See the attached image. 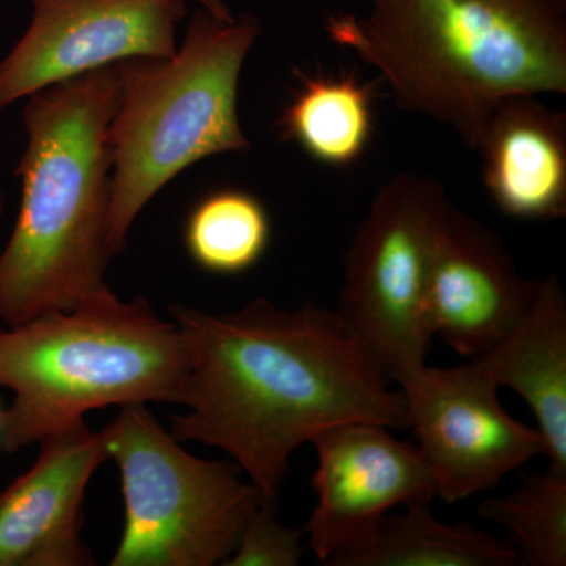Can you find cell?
Wrapping results in <instances>:
<instances>
[{"instance_id": "9c48e42d", "label": "cell", "mask_w": 566, "mask_h": 566, "mask_svg": "<svg viewBox=\"0 0 566 566\" xmlns=\"http://www.w3.org/2000/svg\"><path fill=\"white\" fill-rule=\"evenodd\" d=\"M31 24L0 61V112L129 59L177 51L185 0H32Z\"/></svg>"}, {"instance_id": "4fadbf2b", "label": "cell", "mask_w": 566, "mask_h": 566, "mask_svg": "<svg viewBox=\"0 0 566 566\" xmlns=\"http://www.w3.org/2000/svg\"><path fill=\"white\" fill-rule=\"evenodd\" d=\"M476 150L495 207L521 221L566 216V115L535 96L495 107Z\"/></svg>"}, {"instance_id": "3957f363", "label": "cell", "mask_w": 566, "mask_h": 566, "mask_svg": "<svg viewBox=\"0 0 566 566\" xmlns=\"http://www.w3.org/2000/svg\"><path fill=\"white\" fill-rule=\"evenodd\" d=\"M117 65L25 98L21 205L0 252V319L7 326L70 311L109 292V128Z\"/></svg>"}, {"instance_id": "8fae6325", "label": "cell", "mask_w": 566, "mask_h": 566, "mask_svg": "<svg viewBox=\"0 0 566 566\" xmlns=\"http://www.w3.org/2000/svg\"><path fill=\"white\" fill-rule=\"evenodd\" d=\"M536 286L521 277L493 229L452 205L428 281L431 335L476 359L523 318Z\"/></svg>"}, {"instance_id": "7a4b0ae2", "label": "cell", "mask_w": 566, "mask_h": 566, "mask_svg": "<svg viewBox=\"0 0 566 566\" xmlns=\"http://www.w3.org/2000/svg\"><path fill=\"white\" fill-rule=\"evenodd\" d=\"M324 31L472 150L505 99L566 93V0H368Z\"/></svg>"}, {"instance_id": "52a82bcc", "label": "cell", "mask_w": 566, "mask_h": 566, "mask_svg": "<svg viewBox=\"0 0 566 566\" xmlns=\"http://www.w3.org/2000/svg\"><path fill=\"white\" fill-rule=\"evenodd\" d=\"M450 208L436 178L394 175L376 192L346 252L335 312L398 385L427 365L433 337L427 323L428 281Z\"/></svg>"}, {"instance_id": "d6986e66", "label": "cell", "mask_w": 566, "mask_h": 566, "mask_svg": "<svg viewBox=\"0 0 566 566\" xmlns=\"http://www.w3.org/2000/svg\"><path fill=\"white\" fill-rule=\"evenodd\" d=\"M277 510L260 505L249 516L237 547L223 566H297L305 549L303 531L282 524Z\"/></svg>"}, {"instance_id": "ffe728a7", "label": "cell", "mask_w": 566, "mask_h": 566, "mask_svg": "<svg viewBox=\"0 0 566 566\" xmlns=\"http://www.w3.org/2000/svg\"><path fill=\"white\" fill-rule=\"evenodd\" d=\"M203 10L210 11L214 17L221 18V20H233L232 10L227 6L223 0H196Z\"/></svg>"}, {"instance_id": "7402d4cb", "label": "cell", "mask_w": 566, "mask_h": 566, "mask_svg": "<svg viewBox=\"0 0 566 566\" xmlns=\"http://www.w3.org/2000/svg\"><path fill=\"white\" fill-rule=\"evenodd\" d=\"M0 408H2V406H0Z\"/></svg>"}, {"instance_id": "9a60e30c", "label": "cell", "mask_w": 566, "mask_h": 566, "mask_svg": "<svg viewBox=\"0 0 566 566\" xmlns=\"http://www.w3.org/2000/svg\"><path fill=\"white\" fill-rule=\"evenodd\" d=\"M376 517L324 562L327 566H515L520 554L469 523H442L430 504Z\"/></svg>"}, {"instance_id": "30bf717a", "label": "cell", "mask_w": 566, "mask_h": 566, "mask_svg": "<svg viewBox=\"0 0 566 566\" xmlns=\"http://www.w3.org/2000/svg\"><path fill=\"white\" fill-rule=\"evenodd\" d=\"M389 430L385 424L346 422L312 439L318 457L312 480L316 505L303 532L319 564L376 517L438 497L417 447Z\"/></svg>"}, {"instance_id": "e0dca14e", "label": "cell", "mask_w": 566, "mask_h": 566, "mask_svg": "<svg viewBox=\"0 0 566 566\" xmlns=\"http://www.w3.org/2000/svg\"><path fill=\"white\" fill-rule=\"evenodd\" d=\"M271 240L266 208L252 193L226 189L205 197L186 222L193 263L214 274L244 273L260 262Z\"/></svg>"}, {"instance_id": "5bb4252c", "label": "cell", "mask_w": 566, "mask_h": 566, "mask_svg": "<svg viewBox=\"0 0 566 566\" xmlns=\"http://www.w3.org/2000/svg\"><path fill=\"white\" fill-rule=\"evenodd\" d=\"M472 364L524 398L545 439L547 465L566 472V300L556 275L538 281L523 318Z\"/></svg>"}, {"instance_id": "2e32d148", "label": "cell", "mask_w": 566, "mask_h": 566, "mask_svg": "<svg viewBox=\"0 0 566 566\" xmlns=\"http://www.w3.org/2000/svg\"><path fill=\"white\" fill-rule=\"evenodd\" d=\"M281 126L283 136L316 161L349 166L367 150L374 132L370 88L352 76L307 77Z\"/></svg>"}, {"instance_id": "ac0fdd59", "label": "cell", "mask_w": 566, "mask_h": 566, "mask_svg": "<svg viewBox=\"0 0 566 566\" xmlns=\"http://www.w3.org/2000/svg\"><path fill=\"white\" fill-rule=\"evenodd\" d=\"M476 513L509 532L521 565H566V472L547 465L524 475L513 493L483 501Z\"/></svg>"}, {"instance_id": "6da1fadb", "label": "cell", "mask_w": 566, "mask_h": 566, "mask_svg": "<svg viewBox=\"0 0 566 566\" xmlns=\"http://www.w3.org/2000/svg\"><path fill=\"white\" fill-rule=\"evenodd\" d=\"M188 344L180 442L221 449L277 510L290 458L327 428L346 422L408 428L403 394L385 365L338 316L311 301L282 308L255 297L227 314L177 304Z\"/></svg>"}, {"instance_id": "5b68a950", "label": "cell", "mask_w": 566, "mask_h": 566, "mask_svg": "<svg viewBox=\"0 0 566 566\" xmlns=\"http://www.w3.org/2000/svg\"><path fill=\"white\" fill-rule=\"evenodd\" d=\"M260 33L255 14L227 21L200 9L170 57L117 63L109 128L112 256L125 251L140 212L177 175L211 156L251 150L238 91Z\"/></svg>"}, {"instance_id": "ba28073f", "label": "cell", "mask_w": 566, "mask_h": 566, "mask_svg": "<svg viewBox=\"0 0 566 566\" xmlns=\"http://www.w3.org/2000/svg\"><path fill=\"white\" fill-rule=\"evenodd\" d=\"M400 387L408 428L447 504L494 490L510 472L546 455L539 431L505 411L501 387L472 363L424 365Z\"/></svg>"}, {"instance_id": "277c9868", "label": "cell", "mask_w": 566, "mask_h": 566, "mask_svg": "<svg viewBox=\"0 0 566 566\" xmlns=\"http://www.w3.org/2000/svg\"><path fill=\"white\" fill-rule=\"evenodd\" d=\"M189 353L145 297L106 292L0 331V447L18 452L106 406L181 405Z\"/></svg>"}, {"instance_id": "44dd1931", "label": "cell", "mask_w": 566, "mask_h": 566, "mask_svg": "<svg viewBox=\"0 0 566 566\" xmlns=\"http://www.w3.org/2000/svg\"><path fill=\"white\" fill-rule=\"evenodd\" d=\"M6 208H7L6 192H3V189L0 188V219H2L3 212H6Z\"/></svg>"}, {"instance_id": "8992f818", "label": "cell", "mask_w": 566, "mask_h": 566, "mask_svg": "<svg viewBox=\"0 0 566 566\" xmlns=\"http://www.w3.org/2000/svg\"><path fill=\"white\" fill-rule=\"evenodd\" d=\"M102 436L120 469L125 501V527L109 565H222L262 505L238 464L191 455L144 403L120 406Z\"/></svg>"}, {"instance_id": "7c38bea8", "label": "cell", "mask_w": 566, "mask_h": 566, "mask_svg": "<svg viewBox=\"0 0 566 566\" xmlns=\"http://www.w3.org/2000/svg\"><path fill=\"white\" fill-rule=\"evenodd\" d=\"M39 444L32 468L0 493V566L95 565L82 539V504L109 460L102 431L80 422Z\"/></svg>"}]
</instances>
